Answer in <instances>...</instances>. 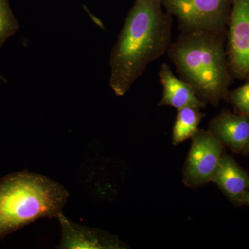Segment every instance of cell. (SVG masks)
<instances>
[{"instance_id": "cell-1", "label": "cell", "mask_w": 249, "mask_h": 249, "mask_svg": "<svg viewBox=\"0 0 249 249\" xmlns=\"http://www.w3.org/2000/svg\"><path fill=\"white\" fill-rule=\"evenodd\" d=\"M173 16L161 0H135L109 58V85L124 96L151 62L168 52Z\"/></svg>"}, {"instance_id": "cell-2", "label": "cell", "mask_w": 249, "mask_h": 249, "mask_svg": "<svg viewBox=\"0 0 249 249\" xmlns=\"http://www.w3.org/2000/svg\"><path fill=\"white\" fill-rule=\"evenodd\" d=\"M227 32L181 33L168 50L180 78L191 85L198 97L217 107L228 101L233 77L226 52Z\"/></svg>"}, {"instance_id": "cell-3", "label": "cell", "mask_w": 249, "mask_h": 249, "mask_svg": "<svg viewBox=\"0 0 249 249\" xmlns=\"http://www.w3.org/2000/svg\"><path fill=\"white\" fill-rule=\"evenodd\" d=\"M68 191L40 174L24 171L0 178V240L42 218L58 219Z\"/></svg>"}, {"instance_id": "cell-4", "label": "cell", "mask_w": 249, "mask_h": 249, "mask_svg": "<svg viewBox=\"0 0 249 249\" xmlns=\"http://www.w3.org/2000/svg\"><path fill=\"white\" fill-rule=\"evenodd\" d=\"M232 0H161L167 13L178 19L181 33L227 32Z\"/></svg>"}, {"instance_id": "cell-5", "label": "cell", "mask_w": 249, "mask_h": 249, "mask_svg": "<svg viewBox=\"0 0 249 249\" xmlns=\"http://www.w3.org/2000/svg\"><path fill=\"white\" fill-rule=\"evenodd\" d=\"M183 170V182L189 188L212 181L224 153V145L209 130L199 129L192 137Z\"/></svg>"}, {"instance_id": "cell-6", "label": "cell", "mask_w": 249, "mask_h": 249, "mask_svg": "<svg viewBox=\"0 0 249 249\" xmlns=\"http://www.w3.org/2000/svg\"><path fill=\"white\" fill-rule=\"evenodd\" d=\"M226 52L233 78L249 81V0H232Z\"/></svg>"}, {"instance_id": "cell-7", "label": "cell", "mask_w": 249, "mask_h": 249, "mask_svg": "<svg viewBox=\"0 0 249 249\" xmlns=\"http://www.w3.org/2000/svg\"><path fill=\"white\" fill-rule=\"evenodd\" d=\"M58 219L61 229V239L57 249H125L117 237L104 231L76 224L63 214H60Z\"/></svg>"}, {"instance_id": "cell-8", "label": "cell", "mask_w": 249, "mask_h": 249, "mask_svg": "<svg viewBox=\"0 0 249 249\" xmlns=\"http://www.w3.org/2000/svg\"><path fill=\"white\" fill-rule=\"evenodd\" d=\"M209 130L224 146L249 155V116L224 109L210 121Z\"/></svg>"}, {"instance_id": "cell-9", "label": "cell", "mask_w": 249, "mask_h": 249, "mask_svg": "<svg viewBox=\"0 0 249 249\" xmlns=\"http://www.w3.org/2000/svg\"><path fill=\"white\" fill-rule=\"evenodd\" d=\"M159 76L163 90L159 106H172L177 109L186 107L206 108V103L198 97L191 85L174 74L168 64L161 65Z\"/></svg>"}, {"instance_id": "cell-10", "label": "cell", "mask_w": 249, "mask_h": 249, "mask_svg": "<svg viewBox=\"0 0 249 249\" xmlns=\"http://www.w3.org/2000/svg\"><path fill=\"white\" fill-rule=\"evenodd\" d=\"M212 182L232 202L242 204V199L249 188V175L230 155L224 152Z\"/></svg>"}, {"instance_id": "cell-11", "label": "cell", "mask_w": 249, "mask_h": 249, "mask_svg": "<svg viewBox=\"0 0 249 249\" xmlns=\"http://www.w3.org/2000/svg\"><path fill=\"white\" fill-rule=\"evenodd\" d=\"M199 108L186 107L178 109L172 134V143L178 145L192 138L199 129V124L204 117Z\"/></svg>"}, {"instance_id": "cell-12", "label": "cell", "mask_w": 249, "mask_h": 249, "mask_svg": "<svg viewBox=\"0 0 249 249\" xmlns=\"http://www.w3.org/2000/svg\"><path fill=\"white\" fill-rule=\"evenodd\" d=\"M19 27L9 0H0V48L17 32Z\"/></svg>"}, {"instance_id": "cell-13", "label": "cell", "mask_w": 249, "mask_h": 249, "mask_svg": "<svg viewBox=\"0 0 249 249\" xmlns=\"http://www.w3.org/2000/svg\"><path fill=\"white\" fill-rule=\"evenodd\" d=\"M228 100L231 102L237 112L249 116V81L229 91Z\"/></svg>"}, {"instance_id": "cell-14", "label": "cell", "mask_w": 249, "mask_h": 249, "mask_svg": "<svg viewBox=\"0 0 249 249\" xmlns=\"http://www.w3.org/2000/svg\"><path fill=\"white\" fill-rule=\"evenodd\" d=\"M242 204L249 205V188L242 197Z\"/></svg>"}]
</instances>
